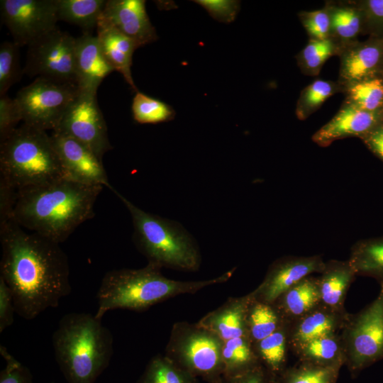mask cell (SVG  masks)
Listing matches in <instances>:
<instances>
[{"label": "cell", "instance_id": "8fae6325", "mask_svg": "<svg viewBox=\"0 0 383 383\" xmlns=\"http://www.w3.org/2000/svg\"><path fill=\"white\" fill-rule=\"evenodd\" d=\"M89 147L101 160L111 150L106 121L98 106L96 93L80 89L57 128Z\"/></svg>", "mask_w": 383, "mask_h": 383}, {"label": "cell", "instance_id": "ac0fdd59", "mask_svg": "<svg viewBox=\"0 0 383 383\" xmlns=\"http://www.w3.org/2000/svg\"><path fill=\"white\" fill-rule=\"evenodd\" d=\"M74 67L79 88L94 93L114 71L104 55L97 37L87 33L76 38Z\"/></svg>", "mask_w": 383, "mask_h": 383}, {"label": "cell", "instance_id": "7c38bea8", "mask_svg": "<svg viewBox=\"0 0 383 383\" xmlns=\"http://www.w3.org/2000/svg\"><path fill=\"white\" fill-rule=\"evenodd\" d=\"M0 10L2 22L20 47L55 28L58 21L56 0H1Z\"/></svg>", "mask_w": 383, "mask_h": 383}, {"label": "cell", "instance_id": "3957f363", "mask_svg": "<svg viewBox=\"0 0 383 383\" xmlns=\"http://www.w3.org/2000/svg\"><path fill=\"white\" fill-rule=\"evenodd\" d=\"M160 268L148 264L140 269L123 268L107 272L96 293L97 310L101 319L109 311L122 309L145 311L153 305L184 294L228 281L236 267L219 277L201 281H177L165 277Z\"/></svg>", "mask_w": 383, "mask_h": 383}, {"label": "cell", "instance_id": "d6a6232c", "mask_svg": "<svg viewBox=\"0 0 383 383\" xmlns=\"http://www.w3.org/2000/svg\"><path fill=\"white\" fill-rule=\"evenodd\" d=\"M348 104L362 109L377 112L383 104V82L368 78L348 85Z\"/></svg>", "mask_w": 383, "mask_h": 383}, {"label": "cell", "instance_id": "d4e9b609", "mask_svg": "<svg viewBox=\"0 0 383 383\" xmlns=\"http://www.w3.org/2000/svg\"><path fill=\"white\" fill-rule=\"evenodd\" d=\"M382 57L381 49L374 45L350 48L343 55L340 76L348 85L366 79L375 70Z\"/></svg>", "mask_w": 383, "mask_h": 383}, {"label": "cell", "instance_id": "bcb514c9", "mask_svg": "<svg viewBox=\"0 0 383 383\" xmlns=\"http://www.w3.org/2000/svg\"><path fill=\"white\" fill-rule=\"evenodd\" d=\"M367 4L374 16L383 18V0H370Z\"/></svg>", "mask_w": 383, "mask_h": 383}, {"label": "cell", "instance_id": "e575fe53", "mask_svg": "<svg viewBox=\"0 0 383 383\" xmlns=\"http://www.w3.org/2000/svg\"><path fill=\"white\" fill-rule=\"evenodd\" d=\"M20 46L5 41L0 45V96L6 94L9 88L21 77L19 65Z\"/></svg>", "mask_w": 383, "mask_h": 383}, {"label": "cell", "instance_id": "ba28073f", "mask_svg": "<svg viewBox=\"0 0 383 383\" xmlns=\"http://www.w3.org/2000/svg\"><path fill=\"white\" fill-rule=\"evenodd\" d=\"M345 364L353 378L383 359V286L377 298L348 316L339 332Z\"/></svg>", "mask_w": 383, "mask_h": 383}, {"label": "cell", "instance_id": "b9f144b4", "mask_svg": "<svg viewBox=\"0 0 383 383\" xmlns=\"http://www.w3.org/2000/svg\"><path fill=\"white\" fill-rule=\"evenodd\" d=\"M218 383H276V379L260 364L238 375H223Z\"/></svg>", "mask_w": 383, "mask_h": 383}, {"label": "cell", "instance_id": "74e56055", "mask_svg": "<svg viewBox=\"0 0 383 383\" xmlns=\"http://www.w3.org/2000/svg\"><path fill=\"white\" fill-rule=\"evenodd\" d=\"M22 121L20 107L14 99L6 94L0 98V142L4 140Z\"/></svg>", "mask_w": 383, "mask_h": 383}, {"label": "cell", "instance_id": "f546056e", "mask_svg": "<svg viewBox=\"0 0 383 383\" xmlns=\"http://www.w3.org/2000/svg\"><path fill=\"white\" fill-rule=\"evenodd\" d=\"M137 383H198V381L165 355H157L149 361Z\"/></svg>", "mask_w": 383, "mask_h": 383}, {"label": "cell", "instance_id": "4316f807", "mask_svg": "<svg viewBox=\"0 0 383 383\" xmlns=\"http://www.w3.org/2000/svg\"><path fill=\"white\" fill-rule=\"evenodd\" d=\"M251 299L246 311L248 335L254 344L269 336L285 324L272 304Z\"/></svg>", "mask_w": 383, "mask_h": 383}, {"label": "cell", "instance_id": "9c48e42d", "mask_svg": "<svg viewBox=\"0 0 383 383\" xmlns=\"http://www.w3.org/2000/svg\"><path fill=\"white\" fill-rule=\"evenodd\" d=\"M80 89L77 84L37 77L15 97L22 121L33 128L54 131Z\"/></svg>", "mask_w": 383, "mask_h": 383}, {"label": "cell", "instance_id": "7402d4cb", "mask_svg": "<svg viewBox=\"0 0 383 383\" xmlns=\"http://www.w3.org/2000/svg\"><path fill=\"white\" fill-rule=\"evenodd\" d=\"M321 304L317 277L304 278L278 296L272 305L286 324H289Z\"/></svg>", "mask_w": 383, "mask_h": 383}, {"label": "cell", "instance_id": "60d3db41", "mask_svg": "<svg viewBox=\"0 0 383 383\" xmlns=\"http://www.w3.org/2000/svg\"><path fill=\"white\" fill-rule=\"evenodd\" d=\"M203 6L216 20L231 23L236 17L240 3L232 0H196L194 1Z\"/></svg>", "mask_w": 383, "mask_h": 383}, {"label": "cell", "instance_id": "d6986e66", "mask_svg": "<svg viewBox=\"0 0 383 383\" xmlns=\"http://www.w3.org/2000/svg\"><path fill=\"white\" fill-rule=\"evenodd\" d=\"M250 299V292L243 296L230 297L197 323L215 333L223 342L238 337L248 336L245 317Z\"/></svg>", "mask_w": 383, "mask_h": 383}, {"label": "cell", "instance_id": "7dc6e473", "mask_svg": "<svg viewBox=\"0 0 383 383\" xmlns=\"http://www.w3.org/2000/svg\"><path fill=\"white\" fill-rule=\"evenodd\" d=\"M52 383H54V382H52Z\"/></svg>", "mask_w": 383, "mask_h": 383}, {"label": "cell", "instance_id": "4dcf8cb0", "mask_svg": "<svg viewBox=\"0 0 383 383\" xmlns=\"http://www.w3.org/2000/svg\"><path fill=\"white\" fill-rule=\"evenodd\" d=\"M340 370L298 360L285 369L277 383H336Z\"/></svg>", "mask_w": 383, "mask_h": 383}, {"label": "cell", "instance_id": "d590c367", "mask_svg": "<svg viewBox=\"0 0 383 383\" xmlns=\"http://www.w3.org/2000/svg\"><path fill=\"white\" fill-rule=\"evenodd\" d=\"M335 50V45L329 38L311 39L301 53V63L307 70L317 72Z\"/></svg>", "mask_w": 383, "mask_h": 383}, {"label": "cell", "instance_id": "2e32d148", "mask_svg": "<svg viewBox=\"0 0 383 383\" xmlns=\"http://www.w3.org/2000/svg\"><path fill=\"white\" fill-rule=\"evenodd\" d=\"M381 123L377 112H371L348 104L312 136L317 145L326 147L348 137L362 138Z\"/></svg>", "mask_w": 383, "mask_h": 383}, {"label": "cell", "instance_id": "ffe728a7", "mask_svg": "<svg viewBox=\"0 0 383 383\" xmlns=\"http://www.w3.org/2000/svg\"><path fill=\"white\" fill-rule=\"evenodd\" d=\"M97 38L101 50L114 71L120 72L131 87L138 91L131 75V67L134 51L140 46L112 26L98 23Z\"/></svg>", "mask_w": 383, "mask_h": 383}, {"label": "cell", "instance_id": "603a6c76", "mask_svg": "<svg viewBox=\"0 0 383 383\" xmlns=\"http://www.w3.org/2000/svg\"><path fill=\"white\" fill-rule=\"evenodd\" d=\"M292 353L299 361L319 366L340 369L345 364L339 333L313 338L299 345Z\"/></svg>", "mask_w": 383, "mask_h": 383}, {"label": "cell", "instance_id": "8d00e7d4", "mask_svg": "<svg viewBox=\"0 0 383 383\" xmlns=\"http://www.w3.org/2000/svg\"><path fill=\"white\" fill-rule=\"evenodd\" d=\"M331 16V28L340 38L352 39L359 32L360 16L357 10L351 7L335 9Z\"/></svg>", "mask_w": 383, "mask_h": 383}, {"label": "cell", "instance_id": "ab89813d", "mask_svg": "<svg viewBox=\"0 0 383 383\" xmlns=\"http://www.w3.org/2000/svg\"><path fill=\"white\" fill-rule=\"evenodd\" d=\"M303 25L312 39L328 38L331 30V16L324 9L305 13L302 16Z\"/></svg>", "mask_w": 383, "mask_h": 383}, {"label": "cell", "instance_id": "e0dca14e", "mask_svg": "<svg viewBox=\"0 0 383 383\" xmlns=\"http://www.w3.org/2000/svg\"><path fill=\"white\" fill-rule=\"evenodd\" d=\"M348 314L346 310H336L320 304L299 319L287 324L289 349L292 352L313 338L338 333Z\"/></svg>", "mask_w": 383, "mask_h": 383}, {"label": "cell", "instance_id": "5b68a950", "mask_svg": "<svg viewBox=\"0 0 383 383\" xmlns=\"http://www.w3.org/2000/svg\"><path fill=\"white\" fill-rule=\"evenodd\" d=\"M129 211L134 228L133 240L150 265L184 271H196L201 264L199 248L179 223L146 212L113 188Z\"/></svg>", "mask_w": 383, "mask_h": 383}, {"label": "cell", "instance_id": "83f0119b", "mask_svg": "<svg viewBox=\"0 0 383 383\" xmlns=\"http://www.w3.org/2000/svg\"><path fill=\"white\" fill-rule=\"evenodd\" d=\"M106 0H56L58 21L84 29L96 27Z\"/></svg>", "mask_w": 383, "mask_h": 383}, {"label": "cell", "instance_id": "6da1fadb", "mask_svg": "<svg viewBox=\"0 0 383 383\" xmlns=\"http://www.w3.org/2000/svg\"><path fill=\"white\" fill-rule=\"evenodd\" d=\"M0 277L19 316L32 320L70 294L69 262L59 243L13 220L0 224Z\"/></svg>", "mask_w": 383, "mask_h": 383}, {"label": "cell", "instance_id": "ee69618b", "mask_svg": "<svg viewBox=\"0 0 383 383\" xmlns=\"http://www.w3.org/2000/svg\"><path fill=\"white\" fill-rule=\"evenodd\" d=\"M17 190L0 178V224L12 220Z\"/></svg>", "mask_w": 383, "mask_h": 383}, {"label": "cell", "instance_id": "7a4b0ae2", "mask_svg": "<svg viewBox=\"0 0 383 383\" xmlns=\"http://www.w3.org/2000/svg\"><path fill=\"white\" fill-rule=\"evenodd\" d=\"M102 189L61 178L19 189L12 220L60 244L94 216L95 201Z\"/></svg>", "mask_w": 383, "mask_h": 383}, {"label": "cell", "instance_id": "cb8c5ba5", "mask_svg": "<svg viewBox=\"0 0 383 383\" xmlns=\"http://www.w3.org/2000/svg\"><path fill=\"white\" fill-rule=\"evenodd\" d=\"M348 261L356 276L372 277L383 286V235L357 241Z\"/></svg>", "mask_w": 383, "mask_h": 383}, {"label": "cell", "instance_id": "1f68e13d", "mask_svg": "<svg viewBox=\"0 0 383 383\" xmlns=\"http://www.w3.org/2000/svg\"><path fill=\"white\" fill-rule=\"evenodd\" d=\"M132 113L136 122L151 124L172 120L175 114L170 105L140 91L133 97Z\"/></svg>", "mask_w": 383, "mask_h": 383}, {"label": "cell", "instance_id": "9a60e30c", "mask_svg": "<svg viewBox=\"0 0 383 383\" xmlns=\"http://www.w3.org/2000/svg\"><path fill=\"white\" fill-rule=\"evenodd\" d=\"M98 23L112 26L140 47L157 39L144 0H107Z\"/></svg>", "mask_w": 383, "mask_h": 383}, {"label": "cell", "instance_id": "f6af8a7d", "mask_svg": "<svg viewBox=\"0 0 383 383\" xmlns=\"http://www.w3.org/2000/svg\"><path fill=\"white\" fill-rule=\"evenodd\" d=\"M361 138L367 148L383 161V123Z\"/></svg>", "mask_w": 383, "mask_h": 383}, {"label": "cell", "instance_id": "4fadbf2b", "mask_svg": "<svg viewBox=\"0 0 383 383\" xmlns=\"http://www.w3.org/2000/svg\"><path fill=\"white\" fill-rule=\"evenodd\" d=\"M50 136L65 178L82 184L113 188L109 182L102 160L89 147L57 131H52Z\"/></svg>", "mask_w": 383, "mask_h": 383}, {"label": "cell", "instance_id": "44dd1931", "mask_svg": "<svg viewBox=\"0 0 383 383\" xmlns=\"http://www.w3.org/2000/svg\"><path fill=\"white\" fill-rule=\"evenodd\" d=\"M317 277L321 304L336 310H345L347 292L356 274L348 260H330Z\"/></svg>", "mask_w": 383, "mask_h": 383}, {"label": "cell", "instance_id": "277c9868", "mask_svg": "<svg viewBox=\"0 0 383 383\" xmlns=\"http://www.w3.org/2000/svg\"><path fill=\"white\" fill-rule=\"evenodd\" d=\"M55 357L68 383H94L113 355V336L101 319L72 312L60 320L52 334Z\"/></svg>", "mask_w": 383, "mask_h": 383}, {"label": "cell", "instance_id": "484cf974", "mask_svg": "<svg viewBox=\"0 0 383 383\" xmlns=\"http://www.w3.org/2000/svg\"><path fill=\"white\" fill-rule=\"evenodd\" d=\"M260 364L277 379L287 366L289 349L287 324L253 344Z\"/></svg>", "mask_w": 383, "mask_h": 383}, {"label": "cell", "instance_id": "5bb4252c", "mask_svg": "<svg viewBox=\"0 0 383 383\" xmlns=\"http://www.w3.org/2000/svg\"><path fill=\"white\" fill-rule=\"evenodd\" d=\"M321 255L284 256L269 267L260 285L251 292L255 299L272 304L282 293L312 273H321L325 266Z\"/></svg>", "mask_w": 383, "mask_h": 383}, {"label": "cell", "instance_id": "7bdbcfd3", "mask_svg": "<svg viewBox=\"0 0 383 383\" xmlns=\"http://www.w3.org/2000/svg\"><path fill=\"white\" fill-rule=\"evenodd\" d=\"M16 313L12 292L0 277V333L11 326Z\"/></svg>", "mask_w": 383, "mask_h": 383}, {"label": "cell", "instance_id": "8992f818", "mask_svg": "<svg viewBox=\"0 0 383 383\" xmlns=\"http://www.w3.org/2000/svg\"><path fill=\"white\" fill-rule=\"evenodd\" d=\"M0 178L17 191L65 178L46 131L23 123L0 142Z\"/></svg>", "mask_w": 383, "mask_h": 383}, {"label": "cell", "instance_id": "f35d334b", "mask_svg": "<svg viewBox=\"0 0 383 383\" xmlns=\"http://www.w3.org/2000/svg\"><path fill=\"white\" fill-rule=\"evenodd\" d=\"M0 353L6 361V366L0 373V383H33L29 370L2 345H0Z\"/></svg>", "mask_w": 383, "mask_h": 383}, {"label": "cell", "instance_id": "30bf717a", "mask_svg": "<svg viewBox=\"0 0 383 383\" xmlns=\"http://www.w3.org/2000/svg\"><path fill=\"white\" fill-rule=\"evenodd\" d=\"M76 38L57 28L28 45L22 73L77 84L74 67Z\"/></svg>", "mask_w": 383, "mask_h": 383}, {"label": "cell", "instance_id": "52a82bcc", "mask_svg": "<svg viewBox=\"0 0 383 383\" xmlns=\"http://www.w3.org/2000/svg\"><path fill=\"white\" fill-rule=\"evenodd\" d=\"M223 341L198 323L173 324L165 355L179 368L209 383H218L223 374Z\"/></svg>", "mask_w": 383, "mask_h": 383}, {"label": "cell", "instance_id": "836d02e7", "mask_svg": "<svg viewBox=\"0 0 383 383\" xmlns=\"http://www.w3.org/2000/svg\"><path fill=\"white\" fill-rule=\"evenodd\" d=\"M336 87L328 81L317 79L301 92L296 108L299 119H305L335 93Z\"/></svg>", "mask_w": 383, "mask_h": 383}, {"label": "cell", "instance_id": "f1b7e54d", "mask_svg": "<svg viewBox=\"0 0 383 383\" xmlns=\"http://www.w3.org/2000/svg\"><path fill=\"white\" fill-rule=\"evenodd\" d=\"M223 376H235L243 373L260 362L248 336H241L223 342Z\"/></svg>", "mask_w": 383, "mask_h": 383}]
</instances>
